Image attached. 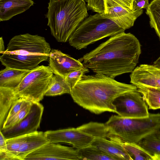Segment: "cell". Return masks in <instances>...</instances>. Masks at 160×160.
Masks as SVG:
<instances>
[{"label":"cell","instance_id":"obj_1","mask_svg":"<svg viewBox=\"0 0 160 160\" xmlns=\"http://www.w3.org/2000/svg\"><path fill=\"white\" fill-rule=\"evenodd\" d=\"M141 53L138 39L130 33L123 32L111 36L79 60L93 72L114 78L132 72Z\"/></svg>","mask_w":160,"mask_h":160},{"label":"cell","instance_id":"obj_2","mask_svg":"<svg viewBox=\"0 0 160 160\" xmlns=\"http://www.w3.org/2000/svg\"><path fill=\"white\" fill-rule=\"evenodd\" d=\"M133 84L119 82L114 78L98 73L84 75L72 89L70 95L77 104L98 114L106 112L116 113L113 102L127 92L137 89Z\"/></svg>","mask_w":160,"mask_h":160},{"label":"cell","instance_id":"obj_3","mask_svg":"<svg viewBox=\"0 0 160 160\" xmlns=\"http://www.w3.org/2000/svg\"><path fill=\"white\" fill-rule=\"evenodd\" d=\"M46 17L52 35L59 42H66L88 16L84 0H50Z\"/></svg>","mask_w":160,"mask_h":160},{"label":"cell","instance_id":"obj_4","mask_svg":"<svg viewBox=\"0 0 160 160\" xmlns=\"http://www.w3.org/2000/svg\"><path fill=\"white\" fill-rule=\"evenodd\" d=\"M110 135L123 142L138 143L145 138L160 133V113H150L148 117L128 118L112 115L105 123Z\"/></svg>","mask_w":160,"mask_h":160},{"label":"cell","instance_id":"obj_5","mask_svg":"<svg viewBox=\"0 0 160 160\" xmlns=\"http://www.w3.org/2000/svg\"><path fill=\"white\" fill-rule=\"evenodd\" d=\"M125 31L112 20L97 13L86 18L72 34L68 41L71 46L80 50L105 38Z\"/></svg>","mask_w":160,"mask_h":160},{"label":"cell","instance_id":"obj_6","mask_svg":"<svg viewBox=\"0 0 160 160\" xmlns=\"http://www.w3.org/2000/svg\"><path fill=\"white\" fill-rule=\"evenodd\" d=\"M54 73L49 66H38L24 78L14 91L18 98L31 102H39L43 98Z\"/></svg>","mask_w":160,"mask_h":160},{"label":"cell","instance_id":"obj_7","mask_svg":"<svg viewBox=\"0 0 160 160\" xmlns=\"http://www.w3.org/2000/svg\"><path fill=\"white\" fill-rule=\"evenodd\" d=\"M51 50L49 44L44 38L27 33L12 37L4 52L23 55H45L49 56Z\"/></svg>","mask_w":160,"mask_h":160},{"label":"cell","instance_id":"obj_8","mask_svg":"<svg viewBox=\"0 0 160 160\" xmlns=\"http://www.w3.org/2000/svg\"><path fill=\"white\" fill-rule=\"evenodd\" d=\"M113 103L117 114L122 117L141 118L148 117L149 115L147 105L138 89L121 95Z\"/></svg>","mask_w":160,"mask_h":160},{"label":"cell","instance_id":"obj_9","mask_svg":"<svg viewBox=\"0 0 160 160\" xmlns=\"http://www.w3.org/2000/svg\"><path fill=\"white\" fill-rule=\"evenodd\" d=\"M43 110L39 102H32L30 110L24 118L15 125L0 131L6 139L35 132L39 127Z\"/></svg>","mask_w":160,"mask_h":160},{"label":"cell","instance_id":"obj_10","mask_svg":"<svg viewBox=\"0 0 160 160\" xmlns=\"http://www.w3.org/2000/svg\"><path fill=\"white\" fill-rule=\"evenodd\" d=\"M44 132L50 142L69 143L77 150L90 146L95 139L78 127L47 131Z\"/></svg>","mask_w":160,"mask_h":160},{"label":"cell","instance_id":"obj_11","mask_svg":"<svg viewBox=\"0 0 160 160\" xmlns=\"http://www.w3.org/2000/svg\"><path fill=\"white\" fill-rule=\"evenodd\" d=\"M49 142L27 155L24 160H80L77 149Z\"/></svg>","mask_w":160,"mask_h":160},{"label":"cell","instance_id":"obj_12","mask_svg":"<svg viewBox=\"0 0 160 160\" xmlns=\"http://www.w3.org/2000/svg\"><path fill=\"white\" fill-rule=\"evenodd\" d=\"M2 54L0 60L2 65L5 67L22 70H33L49 58L48 56L45 55H23L5 52Z\"/></svg>","mask_w":160,"mask_h":160},{"label":"cell","instance_id":"obj_13","mask_svg":"<svg viewBox=\"0 0 160 160\" xmlns=\"http://www.w3.org/2000/svg\"><path fill=\"white\" fill-rule=\"evenodd\" d=\"M48 59L49 66L54 74L65 78L69 73L84 67L79 60L76 59L58 49L52 50Z\"/></svg>","mask_w":160,"mask_h":160},{"label":"cell","instance_id":"obj_14","mask_svg":"<svg viewBox=\"0 0 160 160\" xmlns=\"http://www.w3.org/2000/svg\"><path fill=\"white\" fill-rule=\"evenodd\" d=\"M130 82L136 87H151L160 90V68L155 66L141 64L130 75Z\"/></svg>","mask_w":160,"mask_h":160},{"label":"cell","instance_id":"obj_15","mask_svg":"<svg viewBox=\"0 0 160 160\" xmlns=\"http://www.w3.org/2000/svg\"><path fill=\"white\" fill-rule=\"evenodd\" d=\"M142 9L133 11L121 6L109 8L108 13L101 14L124 30L132 27L136 19L143 13Z\"/></svg>","mask_w":160,"mask_h":160},{"label":"cell","instance_id":"obj_16","mask_svg":"<svg viewBox=\"0 0 160 160\" xmlns=\"http://www.w3.org/2000/svg\"><path fill=\"white\" fill-rule=\"evenodd\" d=\"M92 145L114 158L116 160H131L122 145L117 141L108 137V138H96Z\"/></svg>","mask_w":160,"mask_h":160},{"label":"cell","instance_id":"obj_17","mask_svg":"<svg viewBox=\"0 0 160 160\" xmlns=\"http://www.w3.org/2000/svg\"><path fill=\"white\" fill-rule=\"evenodd\" d=\"M33 4L32 0H0V21L10 20L28 10Z\"/></svg>","mask_w":160,"mask_h":160},{"label":"cell","instance_id":"obj_18","mask_svg":"<svg viewBox=\"0 0 160 160\" xmlns=\"http://www.w3.org/2000/svg\"><path fill=\"white\" fill-rule=\"evenodd\" d=\"M49 142L44 132L37 131L29 134L20 147L17 156L20 160H24L28 154Z\"/></svg>","mask_w":160,"mask_h":160},{"label":"cell","instance_id":"obj_19","mask_svg":"<svg viewBox=\"0 0 160 160\" xmlns=\"http://www.w3.org/2000/svg\"><path fill=\"white\" fill-rule=\"evenodd\" d=\"M30 71L5 67L0 72V87L14 90Z\"/></svg>","mask_w":160,"mask_h":160},{"label":"cell","instance_id":"obj_20","mask_svg":"<svg viewBox=\"0 0 160 160\" xmlns=\"http://www.w3.org/2000/svg\"><path fill=\"white\" fill-rule=\"evenodd\" d=\"M133 0H87L88 9L100 14L108 13V9L120 6L132 10Z\"/></svg>","mask_w":160,"mask_h":160},{"label":"cell","instance_id":"obj_21","mask_svg":"<svg viewBox=\"0 0 160 160\" xmlns=\"http://www.w3.org/2000/svg\"><path fill=\"white\" fill-rule=\"evenodd\" d=\"M19 98L14 90L0 87V130L3 127L11 107Z\"/></svg>","mask_w":160,"mask_h":160},{"label":"cell","instance_id":"obj_22","mask_svg":"<svg viewBox=\"0 0 160 160\" xmlns=\"http://www.w3.org/2000/svg\"><path fill=\"white\" fill-rule=\"evenodd\" d=\"M72 88L65 78L54 74L45 96H53L65 93L70 94Z\"/></svg>","mask_w":160,"mask_h":160},{"label":"cell","instance_id":"obj_23","mask_svg":"<svg viewBox=\"0 0 160 160\" xmlns=\"http://www.w3.org/2000/svg\"><path fill=\"white\" fill-rule=\"evenodd\" d=\"M109 137L117 141L122 145L131 160H153L151 156L138 143L123 142L115 136L110 135Z\"/></svg>","mask_w":160,"mask_h":160},{"label":"cell","instance_id":"obj_24","mask_svg":"<svg viewBox=\"0 0 160 160\" xmlns=\"http://www.w3.org/2000/svg\"><path fill=\"white\" fill-rule=\"evenodd\" d=\"M150 109H160V90L144 86L137 87Z\"/></svg>","mask_w":160,"mask_h":160},{"label":"cell","instance_id":"obj_25","mask_svg":"<svg viewBox=\"0 0 160 160\" xmlns=\"http://www.w3.org/2000/svg\"><path fill=\"white\" fill-rule=\"evenodd\" d=\"M77 150L80 160H116L114 158L92 145Z\"/></svg>","mask_w":160,"mask_h":160},{"label":"cell","instance_id":"obj_26","mask_svg":"<svg viewBox=\"0 0 160 160\" xmlns=\"http://www.w3.org/2000/svg\"><path fill=\"white\" fill-rule=\"evenodd\" d=\"M78 127L94 138H108L110 136L105 123L91 122Z\"/></svg>","mask_w":160,"mask_h":160},{"label":"cell","instance_id":"obj_27","mask_svg":"<svg viewBox=\"0 0 160 160\" xmlns=\"http://www.w3.org/2000/svg\"><path fill=\"white\" fill-rule=\"evenodd\" d=\"M158 135L149 136L138 143L151 156L153 160H160V138Z\"/></svg>","mask_w":160,"mask_h":160},{"label":"cell","instance_id":"obj_28","mask_svg":"<svg viewBox=\"0 0 160 160\" xmlns=\"http://www.w3.org/2000/svg\"><path fill=\"white\" fill-rule=\"evenodd\" d=\"M150 25L155 30L160 39V0H152L146 9Z\"/></svg>","mask_w":160,"mask_h":160},{"label":"cell","instance_id":"obj_29","mask_svg":"<svg viewBox=\"0 0 160 160\" xmlns=\"http://www.w3.org/2000/svg\"><path fill=\"white\" fill-rule=\"evenodd\" d=\"M28 135H22L7 139L6 144L8 150L17 156L20 147L27 139Z\"/></svg>","mask_w":160,"mask_h":160},{"label":"cell","instance_id":"obj_30","mask_svg":"<svg viewBox=\"0 0 160 160\" xmlns=\"http://www.w3.org/2000/svg\"><path fill=\"white\" fill-rule=\"evenodd\" d=\"M89 72L88 69L84 66L83 68L77 70L69 73L66 76L65 79L72 89L85 74Z\"/></svg>","mask_w":160,"mask_h":160},{"label":"cell","instance_id":"obj_31","mask_svg":"<svg viewBox=\"0 0 160 160\" xmlns=\"http://www.w3.org/2000/svg\"><path fill=\"white\" fill-rule=\"evenodd\" d=\"M32 103V102H29L8 122L4 123L2 129L11 127L20 122L29 113L31 108Z\"/></svg>","mask_w":160,"mask_h":160},{"label":"cell","instance_id":"obj_32","mask_svg":"<svg viewBox=\"0 0 160 160\" xmlns=\"http://www.w3.org/2000/svg\"><path fill=\"white\" fill-rule=\"evenodd\" d=\"M30 102H31L22 98L18 99L10 109L4 123L8 122Z\"/></svg>","mask_w":160,"mask_h":160},{"label":"cell","instance_id":"obj_33","mask_svg":"<svg viewBox=\"0 0 160 160\" xmlns=\"http://www.w3.org/2000/svg\"><path fill=\"white\" fill-rule=\"evenodd\" d=\"M148 0H133L132 10L133 11L147 9L149 5Z\"/></svg>","mask_w":160,"mask_h":160},{"label":"cell","instance_id":"obj_34","mask_svg":"<svg viewBox=\"0 0 160 160\" xmlns=\"http://www.w3.org/2000/svg\"><path fill=\"white\" fill-rule=\"evenodd\" d=\"M0 160H20L16 155L13 154L8 150L0 151Z\"/></svg>","mask_w":160,"mask_h":160},{"label":"cell","instance_id":"obj_35","mask_svg":"<svg viewBox=\"0 0 160 160\" xmlns=\"http://www.w3.org/2000/svg\"><path fill=\"white\" fill-rule=\"evenodd\" d=\"M6 138L0 131V151L7 150Z\"/></svg>","mask_w":160,"mask_h":160},{"label":"cell","instance_id":"obj_36","mask_svg":"<svg viewBox=\"0 0 160 160\" xmlns=\"http://www.w3.org/2000/svg\"><path fill=\"white\" fill-rule=\"evenodd\" d=\"M5 48L4 46V41L2 37L0 38V52L2 54L5 51Z\"/></svg>","mask_w":160,"mask_h":160},{"label":"cell","instance_id":"obj_37","mask_svg":"<svg viewBox=\"0 0 160 160\" xmlns=\"http://www.w3.org/2000/svg\"><path fill=\"white\" fill-rule=\"evenodd\" d=\"M153 65L160 68V56L154 62Z\"/></svg>","mask_w":160,"mask_h":160},{"label":"cell","instance_id":"obj_38","mask_svg":"<svg viewBox=\"0 0 160 160\" xmlns=\"http://www.w3.org/2000/svg\"><path fill=\"white\" fill-rule=\"evenodd\" d=\"M158 137L160 138V133L158 135Z\"/></svg>","mask_w":160,"mask_h":160}]
</instances>
